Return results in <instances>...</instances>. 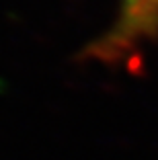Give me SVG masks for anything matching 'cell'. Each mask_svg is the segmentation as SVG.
I'll list each match as a JSON object with an SVG mask.
<instances>
[{"label":"cell","mask_w":158,"mask_h":160,"mask_svg":"<svg viewBox=\"0 0 158 160\" xmlns=\"http://www.w3.org/2000/svg\"><path fill=\"white\" fill-rule=\"evenodd\" d=\"M158 35V0H121V12L109 33H105L89 53L94 60L117 64L148 39Z\"/></svg>","instance_id":"obj_1"}]
</instances>
